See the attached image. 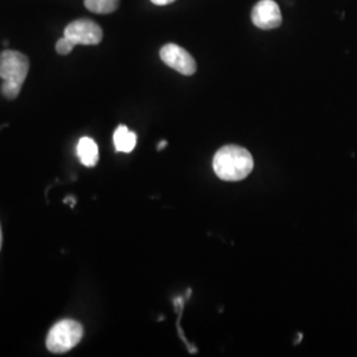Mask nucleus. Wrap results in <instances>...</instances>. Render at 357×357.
Here are the masks:
<instances>
[{"label": "nucleus", "instance_id": "obj_6", "mask_svg": "<svg viewBox=\"0 0 357 357\" xmlns=\"http://www.w3.org/2000/svg\"><path fill=\"white\" fill-rule=\"evenodd\" d=\"M252 22L259 29H274L282 24L280 6L274 0H259L252 11Z\"/></svg>", "mask_w": 357, "mask_h": 357}, {"label": "nucleus", "instance_id": "obj_12", "mask_svg": "<svg viewBox=\"0 0 357 357\" xmlns=\"http://www.w3.org/2000/svg\"><path fill=\"white\" fill-rule=\"evenodd\" d=\"M0 249H1V229H0Z\"/></svg>", "mask_w": 357, "mask_h": 357}, {"label": "nucleus", "instance_id": "obj_5", "mask_svg": "<svg viewBox=\"0 0 357 357\" xmlns=\"http://www.w3.org/2000/svg\"><path fill=\"white\" fill-rule=\"evenodd\" d=\"M160 59L162 61L175 69L176 72H178L180 75H184V76H192L195 75L196 69H197V65L195 59L192 57L191 53L185 51L184 48L178 47L176 44H166L162 50H160Z\"/></svg>", "mask_w": 357, "mask_h": 357}, {"label": "nucleus", "instance_id": "obj_3", "mask_svg": "<svg viewBox=\"0 0 357 357\" xmlns=\"http://www.w3.org/2000/svg\"><path fill=\"white\" fill-rule=\"evenodd\" d=\"M84 336V327L76 320L57 321L47 336V348L52 354H65L73 349Z\"/></svg>", "mask_w": 357, "mask_h": 357}, {"label": "nucleus", "instance_id": "obj_7", "mask_svg": "<svg viewBox=\"0 0 357 357\" xmlns=\"http://www.w3.org/2000/svg\"><path fill=\"white\" fill-rule=\"evenodd\" d=\"M77 155L84 166L94 167L98 163V146L91 138L84 137L78 142Z\"/></svg>", "mask_w": 357, "mask_h": 357}, {"label": "nucleus", "instance_id": "obj_9", "mask_svg": "<svg viewBox=\"0 0 357 357\" xmlns=\"http://www.w3.org/2000/svg\"><path fill=\"white\" fill-rule=\"evenodd\" d=\"M84 4L90 13L107 15L116 11L119 7V0H84Z\"/></svg>", "mask_w": 357, "mask_h": 357}, {"label": "nucleus", "instance_id": "obj_10", "mask_svg": "<svg viewBox=\"0 0 357 357\" xmlns=\"http://www.w3.org/2000/svg\"><path fill=\"white\" fill-rule=\"evenodd\" d=\"M153 4H156V6H168V4H171V3H174V1H176V0H151Z\"/></svg>", "mask_w": 357, "mask_h": 357}, {"label": "nucleus", "instance_id": "obj_11", "mask_svg": "<svg viewBox=\"0 0 357 357\" xmlns=\"http://www.w3.org/2000/svg\"><path fill=\"white\" fill-rule=\"evenodd\" d=\"M166 144H167V142L163 141V142H162V143H160V144H159V146H158V149H159V150H162V149H163V147H165V146H166Z\"/></svg>", "mask_w": 357, "mask_h": 357}, {"label": "nucleus", "instance_id": "obj_8", "mask_svg": "<svg viewBox=\"0 0 357 357\" xmlns=\"http://www.w3.org/2000/svg\"><path fill=\"white\" fill-rule=\"evenodd\" d=\"M114 146L118 153H131L137 146V134L121 125L114 131Z\"/></svg>", "mask_w": 357, "mask_h": 357}, {"label": "nucleus", "instance_id": "obj_2", "mask_svg": "<svg viewBox=\"0 0 357 357\" xmlns=\"http://www.w3.org/2000/svg\"><path fill=\"white\" fill-rule=\"evenodd\" d=\"M29 72V60L26 54L17 51L0 53V78L3 79L1 93L7 100H15L26 81Z\"/></svg>", "mask_w": 357, "mask_h": 357}, {"label": "nucleus", "instance_id": "obj_4", "mask_svg": "<svg viewBox=\"0 0 357 357\" xmlns=\"http://www.w3.org/2000/svg\"><path fill=\"white\" fill-rule=\"evenodd\" d=\"M102 28L90 19H78L68 24L63 38L72 50L77 45H98L102 41Z\"/></svg>", "mask_w": 357, "mask_h": 357}, {"label": "nucleus", "instance_id": "obj_1", "mask_svg": "<svg viewBox=\"0 0 357 357\" xmlns=\"http://www.w3.org/2000/svg\"><path fill=\"white\" fill-rule=\"evenodd\" d=\"M252 153L240 146H225L213 158V169L217 176L225 181H240L253 171Z\"/></svg>", "mask_w": 357, "mask_h": 357}]
</instances>
